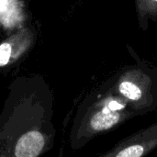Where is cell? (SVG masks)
<instances>
[{
  "label": "cell",
  "instance_id": "cell-1",
  "mask_svg": "<svg viewBox=\"0 0 157 157\" xmlns=\"http://www.w3.org/2000/svg\"><path fill=\"white\" fill-rule=\"evenodd\" d=\"M127 49L134 63L121 68L109 82L136 117L143 116L157 109V67L142 60L130 45Z\"/></svg>",
  "mask_w": 157,
  "mask_h": 157
},
{
  "label": "cell",
  "instance_id": "cell-3",
  "mask_svg": "<svg viewBox=\"0 0 157 157\" xmlns=\"http://www.w3.org/2000/svg\"><path fill=\"white\" fill-rule=\"evenodd\" d=\"M157 148V121L128 135L100 157H146Z\"/></svg>",
  "mask_w": 157,
  "mask_h": 157
},
{
  "label": "cell",
  "instance_id": "cell-7",
  "mask_svg": "<svg viewBox=\"0 0 157 157\" xmlns=\"http://www.w3.org/2000/svg\"><path fill=\"white\" fill-rule=\"evenodd\" d=\"M135 10L141 30L146 31L150 22L157 21V0H135Z\"/></svg>",
  "mask_w": 157,
  "mask_h": 157
},
{
  "label": "cell",
  "instance_id": "cell-5",
  "mask_svg": "<svg viewBox=\"0 0 157 157\" xmlns=\"http://www.w3.org/2000/svg\"><path fill=\"white\" fill-rule=\"evenodd\" d=\"M29 21L25 0H0V30L10 34L29 24Z\"/></svg>",
  "mask_w": 157,
  "mask_h": 157
},
{
  "label": "cell",
  "instance_id": "cell-4",
  "mask_svg": "<svg viewBox=\"0 0 157 157\" xmlns=\"http://www.w3.org/2000/svg\"><path fill=\"white\" fill-rule=\"evenodd\" d=\"M36 40V29L29 24L10 33L0 41V68L9 66L24 57L34 47Z\"/></svg>",
  "mask_w": 157,
  "mask_h": 157
},
{
  "label": "cell",
  "instance_id": "cell-2",
  "mask_svg": "<svg viewBox=\"0 0 157 157\" xmlns=\"http://www.w3.org/2000/svg\"><path fill=\"white\" fill-rule=\"evenodd\" d=\"M136 115L110 88L109 80L88 99L81 131L87 139L113 131Z\"/></svg>",
  "mask_w": 157,
  "mask_h": 157
},
{
  "label": "cell",
  "instance_id": "cell-6",
  "mask_svg": "<svg viewBox=\"0 0 157 157\" xmlns=\"http://www.w3.org/2000/svg\"><path fill=\"white\" fill-rule=\"evenodd\" d=\"M44 146V137L39 132L24 134L15 148L16 157H36Z\"/></svg>",
  "mask_w": 157,
  "mask_h": 157
}]
</instances>
